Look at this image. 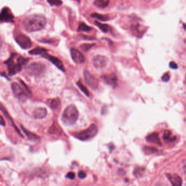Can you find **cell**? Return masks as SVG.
Segmentation results:
<instances>
[{"label":"cell","instance_id":"cell-1","mask_svg":"<svg viewBox=\"0 0 186 186\" xmlns=\"http://www.w3.org/2000/svg\"><path fill=\"white\" fill-rule=\"evenodd\" d=\"M47 20L45 16L42 14H33L24 19L23 27L28 32L42 30L45 27Z\"/></svg>","mask_w":186,"mask_h":186},{"label":"cell","instance_id":"cell-2","mask_svg":"<svg viewBox=\"0 0 186 186\" xmlns=\"http://www.w3.org/2000/svg\"><path fill=\"white\" fill-rule=\"evenodd\" d=\"M28 59L19 56L17 54H13L5 63L7 65V70L11 76L18 74L22 69L23 66L27 62Z\"/></svg>","mask_w":186,"mask_h":186},{"label":"cell","instance_id":"cell-3","mask_svg":"<svg viewBox=\"0 0 186 186\" xmlns=\"http://www.w3.org/2000/svg\"><path fill=\"white\" fill-rule=\"evenodd\" d=\"M79 112L74 105L68 106L63 112L62 116V121L64 125L71 126L74 125L78 119Z\"/></svg>","mask_w":186,"mask_h":186},{"label":"cell","instance_id":"cell-4","mask_svg":"<svg viewBox=\"0 0 186 186\" xmlns=\"http://www.w3.org/2000/svg\"><path fill=\"white\" fill-rule=\"evenodd\" d=\"M98 131L97 126L95 124H92L86 130L75 133L74 136L78 140L85 141L94 137L97 134Z\"/></svg>","mask_w":186,"mask_h":186},{"label":"cell","instance_id":"cell-5","mask_svg":"<svg viewBox=\"0 0 186 186\" xmlns=\"http://www.w3.org/2000/svg\"><path fill=\"white\" fill-rule=\"evenodd\" d=\"M26 70L30 76L40 77L44 75L46 71V67L43 63L35 62L28 65Z\"/></svg>","mask_w":186,"mask_h":186},{"label":"cell","instance_id":"cell-6","mask_svg":"<svg viewBox=\"0 0 186 186\" xmlns=\"http://www.w3.org/2000/svg\"><path fill=\"white\" fill-rule=\"evenodd\" d=\"M11 88L15 97L17 98L20 101H21V103L25 102L27 99V98L30 97L28 93L23 88V87H21L20 84L16 82H14L11 84Z\"/></svg>","mask_w":186,"mask_h":186},{"label":"cell","instance_id":"cell-7","mask_svg":"<svg viewBox=\"0 0 186 186\" xmlns=\"http://www.w3.org/2000/svg\"><path fill=\"white\" fill-rule=\"evenodd\" d=\"M15 41L21 48L24 50L28 49L32 46L30 38L25 34H19L15 38Z\"/></svg>","mask_w":186,"mask_h":186},{"label":"cell","instance_id":"cell-8","mask_svg":"<svg viewBox=\"0 0 186 186\" xmlns=\"http://www.w3.org/2000/svg\"><path fill=\"white\" fill-rule=\"evenodd\" d=\"M84 76L85 82L88 86L93 89H96L98 88V80L88 70H85L84 71Z\"/></svg>","mask_w":186,"mask_h":186},{"label":"cell","instance_id":"cell-9","mask_svg":"<svg viewBox=\"0 0 186 186\" xmlns=\"http://www.w3.org/2000/svg\"><path fill=\"white\" fill-rule=\"evenodd\" d=\"M14 16L11 10L8 7H4L1 12L0 20L4 22H14Z\"/></svg>","mask_w":186,"mask_h":186},{"label":"cell","instance_id":"cell-10","mask_svg":"<svg viewBox=\"0 0 186 186\" xmlns=\"http://www.w3.org/2000/svg\"><path fill=\"white\" fill-rule=\"evenodd\" d=\"M70 55L73 61L78 64H81L85 62V58L83 54L78 49L72 48L70 49Z\"/></svg>","mask_w":186,"mask_h":186},{"label":"cell","instance_id":"cell-11","mask_svg":"<svg viewBox=\"0 0 186 186\" xmlns=\"http://www.w3.org/2000/svg\"><path fill=\"white\" fill-rule=\"evenodd\" d=\"M42 57L47 59L48 60H49L50 62H51V63H53L55 66H56L59 70H61L63 72L65 71V69L64 67L62 62L58 58H56L54 56H51L49 54H47L46 53L43 54Z\"/></svg>","mask_w":186,"mask_h":186},{"label":"cell","instance_id":"cell-12","mask_svg":"<svg viewBox=\"0 0 186 186\" xmlns=\"http://www.w3.org/2000/svg\"><path fill=\"white\" fill-rule=\"evenodd\" d=\"M93 65L96 68L102 69L107 65L108 59L105 56L98 55L93 58Z\"/></svg>","mask_w":186,"mask_h":186},{"label":"cell","instance_id":"cell-13","mask_svg":"<svg viewBox=\"0 0 186 186\" xmlns=\"http://www.w3.org/2000/svg\"><path fill=\"white\" fill-rule=\"evenodd\" d=\"M102 79L105 83L115 88L117 85V78L116 75L114 74L104 75L102 76Z\"/></svg>","mask_w":186,"mask_h":186},{"label":"cell","instance_id":"cell-14","mask_svg":"<svg viewBox=\"0 0 186 186\" xmlns=\"http://www.w3.org/2000/svg\"><path fill=\"white\" fill-rule=\"evenodd\" d=\"M166 175L172 186H182V179L179 175L168 173Z\"/></svg>","mask_w":186,"mask_h":186},{"label":"cell","instance_id":"cell-15","mask_svg":"<svg viewBox=\"0 0 186 186\" xmlns=\"http://www.w3.org/2000/svg\"><path fill=\"white\" fill-rule=\"evenodd\" d=\"M48 114L47 109L43 107L37 108L34 110L32 113V116L33 118L36 119H43L47 116Z\"/></svg>","mask_w":186,"mask_h":186},{"label":"cell","instance_id":"cell-16","mask_svg":"<svg viewBox=\"0 0 186 186\" xmlns=\"http://www.w3.org/2000/svg\"><path fill=\"white\" fill-rule=\"evenodd\" d=\"M147 141L151 143H154L156 145L161 146L162 145L161 140L159 137L158 133L156 132L152 133L151 134L149 135L146 137Z\"/></svg>","mask_w":186,"mask_h":186},{"label":"cell","instance_id":"cell-17","mask_svg":"<svg viewBox=\"0 0 186 186\" xmlns=\"http://www.w3.org/2000/svg\"><path fill=\"white\" fill-rule=\"evenodd\" d=\"M110 0H95L94 5L98 8H105L108 6Z\"/></svg>","mask_w":186,"mask_h":186},{"label":"cell","instance_id":"cell-18","mask_svg":"<svg viewBox=\"0 0 186 186\" xmlns=\"http://www.w3.org/2000/svg\"><path fill=\"white\" fill-rule=\"evenodd\" d=\"M21 127L22 130L23 131V133L26 135V136L27 137L29 140H40V138L39 137V136H38L37 135L26 130L22 126H21Z\"/></svg>","mask_w":186,"mask_h":186},{"label":"cell","instance_id":"cell-19","mask_svg":"<svg viewBox=\"0 0 186 186\" xmlns=\"http://www.w3.org/2000/svg\"><path fill=\"white\" fill-rule=\"evenodd\" d=\"M48 104L51 109L56 110L60 106L61 104V101L60 99L55 98V99H53L50 100L48 102Z\"/></svg>","mask_w":186,"mask_h":186},{"label":"cell","instance_id":"cell-20","mask_svg":"<svg viewBox=\"0 0 186 186\" xmlns=\"http://www.w3.org/2000/svg\"><path fill=\"white\" fill-rule=\"evenodd\" d=\"M163 139L168 142H174L176 140V137L172 136V133L169 130H165L163 134Z\"/></svg>","mask_w":186,"mask_h":186},{"label":"cell","instance_id":"cell-21","mask_svg":"<svg viewBox=\"0 0 186 186\" xmlns=\"http://www.w3.org/2000/svg\"><path fill=\"white\" fill-rule=\"evenodd\" d=\"M47 51L48 50L47 49L40 47H37L31 50L30 51H29V54L31 55H43L46 53Z\"/></svg>","mask_w":186,"mask_h":186},{"label":"cell","instance_id":"cell-22","mask_svg":"<svg viewBox=\"0 0 186 186\" xmlns=\"http://www.w3.org/2000/svg\"><path fill=\"white\" fill-rule=\"evenodd\" d=\"M95 24L103 32L107 33L109 31L110 27L107 24H103L97 21L95 22Z\"/></svg>","mask_w":186,"mask_h":186},{"label":"cell","instance_id":"cell-23","mask_svg":"<svg viewBox=\"0 0 186 186\" xmlns=\"http://www.w3.org/2000/svg\"><path fill=\"white\" fill-rule=\"evenodd\" d=\"M92 29V28H91V27L87 25L86 23L82 22V23L79 24V27H78L77 30H78V32H88L91 31Z\"/></svg>","mask_w":186,"mask_h":186},{"label":"cell","instance_id":"cell-24","mask_svg":"<svg viewBox=\"0 0 186 186\" xmlns=\"http://www.w3.org/2000/svg\"><path fill=\"white\" fill-rule=\"evenodd\" d=\"M91 17L98 19L99 20L102 21H108L109 20V17L107 15L98 14L97 13H95L91 14Z\"/></svg>","mask_w":186,"mask_h":186},{"label":"cell","instance_id":"cell-25","mask_svg":"<svg viewBox=\"0 0 186 186\" xmlns=\"http://www.w3.org/2000/svg\"><path fill=\"white\" fill-rule=\"evenodd\" d=\"M49 132L54 135H60L61 130L56 123H54L49 129Z\"/></svg>","mask_w":186,"mask_h":186},{"label":"cell","instance_id":"cell-26","mask_svg":"<svg viewBox=\"0 0 186 186\" xmlns=\"http://www.w3.org/2000/svg\"><path fill=\"white\" fill-rule=\"evenodd\" d=\"M157 149L154 148V147H144L143 148V151L144 152L145 154L147 155H151L155 152H157Z\"/></svg>","mask_w":186,"mask_h":186},{"label":"cell","instance_id":"cell-27","mask_svg":"<svg viewBox=\"0 0 186 186\" xmlns=\"http://www.w3.org/2000/svg\"><path fill=\"white\" fill-rule=\"evenodd\" d=\"M1 111H2V112L3 113H4V114H5V115H6V116L7 117V119H10V120H11V123H12V125L14 126V128L15 129V130L16 131V132H18V134H19V135H20L21 137H23V135H21V133H20V131L18 130V128L16 127V126L15 125V124H14V122L13 121V120H12V119H11V118H10V115H9L8 114V113H7V112H6V110H5V109H4L3 108L2 106H1Z\"/></svg>","mask_w":186,"mask_h":186},{"label":"cell","instance_id":"cell-28","mask_svg":"<svg viewBox=\"0 0 186 186\" xmlns=\"http://www.w3.org/2000/svg\"><path fill=\"white\" fill-rule=\"evenodd\" d=\"M77 86L79 87V88L80 89V90L83 92V93L86 95L87 96H90V92L88 91V89H87L86 87L84 86L83 84L82 83L81 81L78 82L77 83Z\"/></svg>","mask_w":186,"mask_h":186},{"label":"cell","instance_id":"cell-29","mask_svg":"<svg viewBox=\"0 0 186 186\" xmlns=\"http://www.w3.org/2000/svg\"><path fill=\"white\" fill-rule=\"evenodd\" d=\"M47 1L52 6H60L63 3L61 0H47Z\"/></svg>","mask_w":186,"mask_h":186},{"label":"cell","instance_id":"cell-30","mask_svg":"<svg viewBox=\"0 0 186 186\" xmlns=\"http://www.w3.org/2000/svg\"><path fill=\"white\" fill-rule=\"evenodd\" d=\"M95 44H84L80 46V48L84 51H87L89 50Z\"/></svg>","mask_w":186,"mask_h":186},{"label":"cell","instance_id":"cell-31","mask_svg":"<svg viewBox=\"0 0 186 186\" xmlns=\"http://www.w3.org/2000/svg\"><path fill=\"white\" fill-rule=\"evenodd\" d=\"M170 78V75H169V74L167 72V73H165V74L162 76V80L163 82H168L169 81Z\"/></svg>","mask_w":186,"mask_h":186},{"label":"cell","instance_id":"cell-32","mask_svg":"<svg viewBox=\"0 0 186 186\" xmlns=\"http://www.w3.org/2000/svg\"><path fill=\"white\" fill-rule=\"evenodd\" d=\"M78 176L80 179H85L86 176V173L83 171H80L78 173Z\"/></svg>","mask_w":186,"mask_h":186},{"label":"cell","instance_id":"cell-33","mask_svg":"<svg viewBox=\"0 0 186 186\" xmlns=\"http://www.w3.org/2000/svg\"><path fill=\"white\" fill-rule=\"evenodd\" d=\"M169 66H170L171 69H175V70L178 68V65H177L176 63H175L174 62H171L170 64H169Z\"/></svg>","mask_w":186,"mask_h":186},{"label":"cell","instance_id":"cell-34","mask_svg":"<svg viewBox=\"0 0 186 186\" xmlns=\"http://www.w3.org/2000/svg\"><path fill=\"white\" fill-rule=\"evenodd\" d=\"M66 177L68 179H70V180H73L75 177V173L73 172H69L67 175H66Z\"/></svg>","mask_w":186,"mask_h":186},{"label":"cell","instance_id":"cell-35","mask_svg":"<svg viewBox=\"0 0 186 186\" xmlns=\"http://www.w3.org/2000/svg\"><path fill=\"white\" fill-rule=\"evenodd\" d=\"M0 123H1V125L3 126H5L6 125L5 120H4V119H3V117L2 116H1V120H0Z\"/></svg>","mask_w":186,"mask_h":186},{"label":"cell","instance_id":"cell-36","mask_svg":"<svg viewBox=\"0 0 186 186\" xmlns=\"http://www.w3.org/2000/svg\"><path fill=\"white\" fill-rule=\"evenodd\" d=\"M82 38L85 39H88V40H93L95 39V38H93L91 37H87V36H85V35H82Z\"/></svg>","mask_w":186,"mask_h":186},{"label":"cell","instance_id":"cell-37","mask_svg":"<svg viewBox=\"0 0 186 186\" xmlns=\"http://www.w3.org/2000/svg\"><path fill=\"white\" fill-rule=\"evenodd\" d=\"M184 173H185V174H186V166H184Z\"/></svg>","mask_w":186,"mask_h":186},{"label":"cell","instance_id":"cell-38","mask_svg":"<svg viewBox=\"0 0 186 186\" xmlns=\"http://www.w3.org/2000/svg\"><path fill=\"white\" fill-rule=\"evenodd\" d=\"M75 1H79V0H75Z\"/></svg>","mask_w":186,"mask_h":186}]
</instances>
